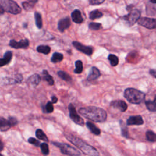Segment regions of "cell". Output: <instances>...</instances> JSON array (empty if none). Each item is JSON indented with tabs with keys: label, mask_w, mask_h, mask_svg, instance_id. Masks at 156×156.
<instances>
[{
	"label": "cell",
	"mask_w": 156,
	"mask_h": 156,
	"mask_svg": "<svg viewBox=\"0 0 156 156\" xmlns=\"http://www.w3.org/2000/svg\"><path fill=\"white\" fill-rule=\"evenodd\" d=\"M79 113L85 118L97 122L105 121L107 117V114L104 109L94 106L80 108L79 109Z\"/></svg>",
	"instance_id": "6da1fadb"
},
{
	"label": "cell",
	"mask_w": 156,
	"mask_h": 156,
	"mask_svg": "<svg viewBox=\"0 0 156 156\" xmlns=\"http://www.w3.org/2000/svg\"><path fill=\"white\" fill-rule=\"evenodd\" d=\"M65 136L68 141L78 147L84 154L88 156H99V152L94 147L87 143L79 137L71 133H65Z\"/></svg>",
	"instance_id": "7a4b0ae2"
},
{
	"label": "cell",
	"mask_w": 156,
	"mask_h": 156,
	"mask_svg": "<svg viewBox=\"0 0 156 156\" xmlns=\"http://www.w3.org/2000/svg\"><path fill=\"white\" fill-rule=\"evenodd\" d=\"M124 96L130 103L139 104L144 100L146 94L137 89L128 88L125 90Z\"/></svg>",
	"instance_id": "3957f363"
},
{
	"label": "cell",
	"mask_w": 156,
	"mask_h": 156,
	"mask_svg": "<svg viewBox=\"0 0 156 156\" xmlns=\"http://www.w3.org/2000/svg\"><path fill=\"white\" fill-rule=\"evenodd\" d=\"M0 6L2 10L12 14H18L21 12V9L18 4L12 0H1Z\"/></svg>",
	"instance_id": "277c9868"
},
{
	"label": "cell",
	"mask_w": 156,
	"mask_h": 156,
	"mask_svg": "<svg viewBox=\"0 0 156 156\" xmlns=\"http://www.w3.org/2000/svg\"><path fill=\"white\" fill-rule=\"evenodd\" d=\"M52 144L56 147H58L60 150V152L68 156H80L81 153L79 151L73 147V146L66 144L62 143L59 142H52Z\"/></svg>",
	"instance_id": "5b68a950"
},
{
	"label": "cell",
	"mask_w": 156,
	"mask_h": 156,
	"mask_svg": "<svg viewBox=\"0 0 156 156\" xmlns=\"http://www.w3.org/2000/svg\"><path fill=\"white\" fill-rule=\"evenodd\" d=\"M141 12L139 10H131L128 15L122 17V20L129 26H133L140 19Z\"/></svg>",
	"instance_id": "8992f818"
},
{
	"label": "cell",
	"mask_w": 156,
	"mask_h": 156,
	"mask_svg": "<svg viewBox=\"0 0 156 156\" xmlns=\"http://www.w3.org/2000/svg\"><path fill=\"white\" fill-rule=\"evenodd\" d=\"M68 110H69V116L70 118L76 124L83 126L84 125V121L77 113V111L72 104L68 105Z\"/></svg>",
	"instance_id": "52a82bcc"
},
{
	"label": "cell",
	"mask_w": 156,
	"mask_h": 156,
	"mask_svg": "<svg viewBox=\"0 0 156 156\" xmlns=\"http://www.w3.org/2000/svg\"><path fill=\"white\" fill-rule=\"evenodd\" d=\"M138 23L139 25L149 29H154L156 27V20L154 18L141 17L138 20Z\"/></svg>",
	"instance_id": "ba28073f"
},
{
	"label": "cell",
	"mask_w": 156,
	"mask_h": 156,
	"mask_svg": "<svg viewBox=\"0 0 156 156\" xmlns=\"http://www.w3.org/2000/svg\"><path fill=\"white\" fill-rule=\"evenodd\" d=\"M72 44H73V46L77 50L84 53L85 54H86L87 55H91L93 54V48L91 46H85V45L80 43V42L76 41H73Z\"/></svg>",
	"instance_id": "9c48e42d"
},
{
	"label": "cell",
	"mask_w": 156,
	"mask_h": 156,
	"mask_svg": "<svg viewBox=\"0 0 156 156\" xmlns=\"http://www.w3.org/2000/svg\"><path fill=\"white\" fill-rule=\"evenodd\" d=\"M9 45L15 49H26L28 48L29 45V41L27 39H23L20 41H16L15 40H11L9 42Z\"/></svg>",
	"instance_id": "30bf717a"
},
{
	"label": "cell",
	"mask_w": 156,
	"mask_h": 156,
	"mask_svg": "<svg viewBox=\"0 0 156 156\" xmlns=\"http://www.w3.org/2000/svg\"><path fill=\"white\" fill-rule=\"evenodd\" d=\"M144 121L143 118L140 115H135V116H130L126 121V124L127 126H140L143 124Z\"/></svg>",
	"instance_id": "8fae6325"
},
{
	"label": "cell",
	"mask_w": 156,
	"mask_h": 156,
	"mask_svg": "<svg viewBox=\"0 0 156 156\" xmlns=\"http://www.w3.org/2000/svg\"><path fill=\"white\" fill-rule=\"evenodd\" d=\"M110 106L119 110L121 112H124L127 109V104L122 100H115L110 102Z\"/></svg>",
	"instance_id": "7c38bea8"
},
{
	"label": "cell",
	"mask_w": 156,
	"mask_h": 156,
	"mask_svg": "<svg viewBox=\"0 0 156 156\" xmlns=\"http://www.w3.org/2000/svg\"><path fill=\"white\" fill-rule=\"evenodd\" d=\"M71 25V21L69 17L66 16L62 18L58 23V29L60 32H63L68 29Z\"/></svg>",
	"instance_id": "4fadbf2b"
},
{
	"label": "cell",
	"mask_w": 156,
	"mask_h": 156,
	"mask_svg": "<svg viewBox=\"0 0 156 156\" xmlns=\"http://www.w3.org/2000/svg\"><path fill=\"white\" fill-rule=\"evenodd\" d=\"M41 81V77L38 74H34L30 76L27 80V83L30 86L35 87L37 86Z\"/></svg>",
	"instance_id": "5bb4252c"
},
{
	"label": "cell",
	"mask_w": 156,
	"mask_h": 156,
	"mask_svg": "<svg viewBox=\"0 0 156 156\" xmlns=\"http://www.w3.org/2000/svg\"><path fill=\"white\" fill-rule=\"evenodd\" d=\"M100 76H101V73L99 70L96 67L93 66L91 68V70L87 77V80L89 81L94 80L98 79Z\"/></svg>",
	"instance_id": "9a60e30c"
},
{
	"label": "cell",
	"mask_w": 156,
	"mask_h": 156,
	"mask_svg": "<svg viewBox=\"0 0 156 156\" xmlns=\"http://www.w3.org/2000/svg\"><path fill=\"white\" fill-rule=\"evenodd\" d=\"M71 18L73 22L77 24H80L83 21V17L79 10L76 9L71 13Z\"/></svg>",
	"instance_id": "2e32d148"
},
{
	"label": "cell",
	"mask_w": 156,
	"mask_h": 156,
	"mask_svg": "<svg viewBox=\"0 0 156 156\" xmlns=\"http://www.w3.org/2000/svg\"><path fill=\"white\" fill-rule=\"evenodd\" d=\"M86 126H87V128L93 134H94L96 135H99L101 134V130L95 124H94L91 122H90V121L87 122Z\"/></svg>",
	"instance_id": "e0dca14e"
},
{
	"label": "cell",
	"mask_w": 156,
	"mask_h": 156,
	"mask_svg": "<svg viewBox=\"0 0 156 156\" xmlns=\"http://www.w3.org/2000/svg\"><path fill=\"white\" fill-rule=\"evenodd\" d=\"M42 76L43 79L46 80L49 85H53L54 84V80L52 77L48 73L47 70H43L42 71Z\"/></svg>",
	"instance_id": "ac0fdd59"
},
{
	"label": "cell",
	"mask_w": 156,
	"mask_h": 156,
	"mask_svg": "<svg viewBox=\"0 0 156 156\" xmlns=\"http://www.w3.org/2000/svg\"><path fill=\"white\" fill-rule=\"evenodd\" d=\"M11 127L8 120L4 118H0V130L1 131H6Z\"/></svg>",
	"instance_id": "d6986e66"
},
{
	"label": "cell",
	"mask_w": 156,
	"mask_h": 156,
	"mask_svg": "<svg viewBox=\"0 0 156 156\" xmlns=\"http://www.w3.org/2000/svg\"><path fill=\"white\" fill-rule=\"evenodd\" d=\"M102 16H103V13L98 9L91 11L89 14V18L91 20H94L97 18H101Z\"/></svg>",
	"instance_id": "ffe728a7"
},
{
	"label": "cell",
	"mask_w": 156,
	"mask_h": 156,
	"mask_svg": "<svg viewBox=\"0 0 156 156\" xmlns=\"http://www.w3.org/2000/svg\"><path fill=\"white\" fill-rule=\"evenodd\" d=\"M35 135H36L37 138L39 140H43L46 142H48V141H49L46 135L44 133V132L41 129H37L35 132Z\"/></svg>",
	"instance_id": "44dd1931"
},
{
	"label": "cell",
	"mask_w": 156,
	"mask_h": 156,
	"mask_svg": "<svg viewBox=\"0 0 156 156\" xmlns=\"http://www.w3.org/2000/svg\"><path fill=\"white\" fill-rule=\"evenodd\" d=\"M34 17H35V24L37 26V27L38 29H41L43 27V21H42V18H41V15L39 12H35V15H34Z\"/></svg>",
	"instance_id": "7402d4cb"
},
{
	"label": "cell",
	"mask_w": 156,
	"mask_h": 156,
	"mask_svg": "<svg viewBox=\"0 0 156 156\" xmlns=\"http://www.w3.org/2000/svg\"><path fill=\"white\" fill-rule=\"evenodd\" d=\"M37 51L40 53L47 55L51 52V48L47 45H40L37 48Z\"/></svg>",
	"instance_id": "603a6c76"
},
{
	"label": "cell",
	"mask_w": 156,
	"mask_h": 156,
	"mask_svg": "<svg viewBox=\"0 0 156 156\" xmlns=\"http://www.w3.org/2000/svg\"><path fill=\"white\" fill-rule=\"evenodd\" d=\"M63 59V55L59 52H55L52 54L51 60L52 63H57L61 62Z\"/></svg>",
	"instance_id": "cb8c5ba5"
},
{
	"label": "cell",
	"mask_w": 156,
	"mask_h": 156,
	"mask_svg": "<svg viewBox=\"0 0 156 156\" xmlns=\"http://www.w3.org/2000/svg\"><path fill=\"white\" fill-rule=\"evenodd\" d=\"M107 58L109 60L110 63L112 66H116L119 63L118 57L114 54H109Z\"/></svg>",
	"instance_id": "d4e9b609"
},
{
	"label": "cell",
	"mask_w": 156,
	"mask_h": 156,
	"mask_svg": "<svg viewBox=\"0 0 156 156\" xmlns=\"http://www.w3.org/2000/svg\"><path fill=\"white\" fill-rule=\"evenodd\" d=\"M37 2V1H29L26 2H23L22 3L23 8L26 10H30L34 6L35 4Z\"/></svg>",
	"instance_id": "484cf974"
},
{
	"label": "cell",
	"mask_w": 156,
	"mask_h": 156,
	"mask_svg": "<svg viewBox=\"0 0 156 156\" xmlns=\"http://www.w3.org/2000/svg\"><path fill=\"white\" fill-rule=\"evenodd\" d=\"M57 74L62 79H63L65 81L69 82V81H71V80H72L71 77L65 71H59L57 72Z\"/></svg>",
	"instance_id": "4316f807"
},
{
	"label": "cell",
	"mask_w": 156,
	"mask_h": 156,
	"mask_svg": "<svg viewBox=\"0 0 156 156\" xmlns=\"http://www.w3.org/2000/svg\"><path fill=\"white\" fill-rule=\"evenodd\" d=\"M155 99H154L153 101H146L145 102V105L147 107V108L151 111V112H155L156 110V108H155Z\"/></svg>",
	"instance_id": "83f0119b"
},
{
	"label": "cell",
	"mask_w": 156,
	"mask_h": 156,
	"mask_svg": "<svg viewBox=\"0 0 156 156\" xmlns=\"http://www.w3.org/2000/svg\"><path fill=\"white\" fill-rule=\"evenodd\" d=\"M76 68L74 70V73L76 74H80L83 71V63L81 60H77L75 62Z\"/></svg>",
	"instance_id": "f1b7e54d"
},
{
	"label": "cell",
	"mask_w": 156,
	"mask_h": 156,
	"mask_svg": "<svg viewBox=\"0 0 156 156\" xmlns=\"http://www.w3.org/2000/svg\"><path fill=\"white\" fill-rule=\"evenodd\" d=\"M146 140L151 142H155L156 140L155 133L152 130H148L146 132Z\"/></svg>",
	"instance_id": "f546056e"
},
{
	"label": "cell",
	"mask_w": 156,
	"mask_h": 156,
	"mask_svg": "<svg viewBox=\"0 0 156 156\" xmlns=\"http://www.w3.org/2000/svg\"><path fill=\"white\" fill-rule=\"evenodd\" d=\"M120 126H121V135L125 137L128 138L129 137V132H128V129L127 126L124 124L122 121H120Z\"/></svg>",
	"instance_id": "4dcf8cb0"
},
{
	"label": "cell",
	"mask_w": 156,
	"mask_h": 156,
	"mask_svg": "<svg viewBox=\"0 0 156 156\" xmlns=\"http://www.w3.org/2000/svg\"><path fill=\"white\" fill-rule=\"evenodd\" d=\"M40 147L41 148V151L42 152V154L46 156L49 154V146H48V144L46 143H40Z\"/></svg>",
	"instance_id": "1f68e13d"
},
{
	"label": "cell",
	"mask_w": 156,
	"mask_h": 156,
	"mask_svg": "<svg viewBox=\"0 0 156 156\" xmlns=\"http://www.w3.org/2000/svg\"><path fill=\"white\" fill-rule=\"evenodd\" d=\"M90 29L93 30H98L102 28V25L101 23H90L88 26Z\"/></svg>",
	"instance_id": "d6a6232c"
},
{
	"label": "cell",
	"mask_w": 156,
	"mask_h": 156,
	"mask_svg": "<svg viewBox=\"0 0 156 156\" xmlns=\"http://www.w3.org/2000/svg\"><path fill=\"white\" fill-rule=\"evenodd\" d=\"M54 111V106L51 102L49 101L45 105L43 112L44 113H52Z\"/></svg>",
	"instance_id": "836d02e7"
},
{
	"label": "cell",
	"mask_w": 156,
	"mask_h": 156,
	"mask_svg": "<svg viewBox=\"0 0 156 156\" xmlns=\"http://www.w3.org/2000/svg\"><path fill=\"white\" fill-rule=\"evenodd\" d=\"M3 58L5 59L7 63H9L12 58V52L11 51H7L4 54Z\"/></svg>",
	"instance_id": "e575fe53"
},
{
	"label": "cell",
	"mask_w": 156,
	"mask_h": 156,
	"mask_svg": "<svg viewBox=\"0 0 156 156\" xmlns=\"http://www.w3.org/2000/svg\"><path fill=\"white\" fill-rule=\"evenodd\" d=\"M28 142L29 143L35 146H40V141L38 140H37V139H35V138H33V137L29 138L28 139Z\"/></svg>",
	"instance_id": "d590c367"
},
{
	"label": "cell",
	"mask_w": 156,
	"mask_h": 156,
	"mask_svg": "<svg viewBox=\"0 0 156 156\" xmlns=\"http://www.w3.org/2000/svg\"><path fill=\"white\" fill-rule=\"evenodd\" d=\"M8 122H9V123L11 127L16 125L17 123H18L17 119L14 117H9V119H8Z\"/></svg>",
	"instance_id": "8d00e7d4"
},
{
	"label": "cell",
	"mask_w": 156,
	"mask_h": 156,
	"mask_svg": "<svg viewBox=\"0 0 156 156\" xmlns=\"http://www.w3.org/2000/svg\"><path fill=\"white\" fill-rule=\"evenodd\" d=\"M89 3L91 5H99L104 2V0H89Z\"/></svg>",
	"instance_id": "74e56055"
},
{
	"label": "cell",
	"mask_w": 156,
	"mask_h": 156,
	"mask_svg": "<svg viewBox=\"0 0 156 156\" xmlns=\"http://www.w3.org/2000/svg\"><path fill=\"white\" fill-rule=\"evenodd\" d=\"M23 76L21 74H17L15 75V77L14 78V80H15V83H20L22 80H23Z\"/></svg>",
	"instance_id": "f35d334b"
},
{
	"label": "cell",
	"mask_w": 156,
	"mask_h": 156,
	"mask_svg": "<svg viewBox=\"0 0 156 156\" xmlns=\"http://www.w3.org/2000/svg\"><path fill=\"white\" fill-rule=\"evenodd\" d=\"M7 64H8V63H7V62L5 60V59L4 58H0V66H4Z\"/></svg>",
	"instance_id": "ab89813d"
},
{
	"label": "cell",
	"mask_w": 156,
	"mask_h": 156,
	"mask_svg": "<svg viewBox=\"0 0 156 156\" xmlns=\"http://www.w3.org/2000/svg\"><path fill=\"white\" fill-rule=\"evenodd\" d=\"M149 74L151 76H152L154 78L156 77V71H155V70L154 69H151L149 70Z\"/></svg>",
	"instance_id": "60d3db41"
},
{
	"label": "cell",
	"mask_w": 156,
	"mask_h": 156,
	"mask_svg": "<svg viewBox=\"0 0 156 156\" xmlns=\"http://www.w3.org/2000/svg\"><path fill=\"white\" fill-rule=\"evenodd\" d=\"M57 101H58V98H57L56 96H52V98H51V102H52V104H55V103H57Z\"/></svg>",
	"instance_id": "b9f144b4"
},
{
	"label": "cell",
	"mask_w": 156,
	"mask_h": 156,
	"mask_svg": "<svg viewBox=\"0 0 156 156\" xmlns=\"http://www.w3.org/2000/svg\"><path fill=\"white\" fill-rule=\"evenodd\" d=\"M4 148V144L1 140H0V151H1Z\"/></svg>",
	"instance_id": "7bdbcfd3"
},
{
	"label": "cell",
	"mask_w": 156,
	"mask_h": 156,
	"mask_svg": "<svg viewBox=\"0 0 156 156\" xmlns=\"http://www.w3.org/2000/svg\"><path fill=\"white\" fill-rule=\"evenodd\" d=\"M0 156H4V155H2V154H0Z\"/></svg>",
	"instance_id": "ee69618b"
}]
</instances>
